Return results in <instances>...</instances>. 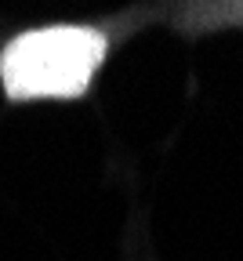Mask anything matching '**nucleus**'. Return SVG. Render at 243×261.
<instances>
[{
    "label": "nucleus",
    "mask_w": 243,
    "mask_h": 261,
    "mask_svg": "<svg viewBox=\"0 0 243 261\" xmlns=\"http://www.w3.org/2000/svg\"><path fill=\"white\" fill-rule=\"evenodd\" d=\"M109 40L91 25H47L15 37L0 55V84L11 102L77 98L106 62Z\"/></svg>",
    "instance_id": "f257e3e1"
}]
</instances>
